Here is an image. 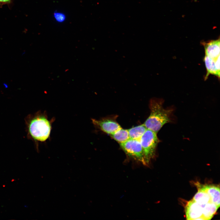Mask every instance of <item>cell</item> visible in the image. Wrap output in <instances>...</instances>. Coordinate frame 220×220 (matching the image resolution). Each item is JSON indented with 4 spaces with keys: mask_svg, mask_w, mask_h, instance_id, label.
Returning a JSON list of instances; mask_svg holds the SVG:
<instances>
[{
    "mask_svg": "<svg viewBox=\"0 0 220 220\" xmlns=\"http://www.w3.org/2000/svg\"><path fill=\"white\" fill-rule=\"evenodd\" d=\"M53 16L56 21L59 23L64 22L66 19V16L65 14L57 11L54 13Z\"/></svg>",
    "mask_w": 220,
    "mask_h": 220,
    "instance_id": "cell-14",
    "label": "cell"
},
{
    "mask_svg": "<svg viewBox=\"0 0 220 220\" xmlns=\"http://www.w3.org/2000/svg\"><path fill=\"white\" fill-rule=\"evenodd\" d=\"M204 61L207 70L205 80H206L210 75H214L219 79L220 56L216 59H213L205 55Z\"/></svg>",
    "mask_w": 220,
    "mask_h": 220,
    "instance_id": "cell-7",
    "label": "cell"
},
{
    "mask_svg": "<svg viewBox=\"0 0 220 220\" xmlns=\"http://www.w3.org/2000/svg\"><path fill=\"white\" fill-rule=\"evenodd\" d=\"M147 164L155 156L156 150L159 142L157 133L147 129L139 139Z\"/></svg>",
    "mask_w": 220,
    "mask_h": 220,
    "instance_id": "cell-3",
    "label": "cell"
},
{
    "mask_svg": "<svg viewBox=\"0 0 220 220\" xmlns=\"http://www.w3.org/2000/svg\"><path fill=\"white\" fill-rule=\"evenodd\" d=\"M91 120L96 127L110 135L122 128L115 120L112 118H105L99 120L92 119Z\"/></svg>",
    "mask_w": 220,
    "mask_h": 220,
    "instance_id": "cell-5",
    "label": "cell"
},
{
    "mask_svg": "<svg viewBox=\"0 0 220 220\" xmlns=\"http://www.w3.org/2000/svg\"><path fill=\"white\" fill-rule=\"evenodd\" d=\"M147 129L143 124L128 130L130 139L139 140Z\"/></svg>",
    "mask_w": 220,
    "mask_h": 220,
    "instance_id": "cell-12",
    "label": "cell"
},
{
    "mask_svg": "<svg viewBox=\"0 0 220 220\" xmlns=\"http://www.w3.org/2000/svg\"><path fill=\"white\" fill-rule=\"evenodd\" d=\"M54 120V118L49 120L46 112H37L31 118L28 123L30 135L37 141H46L50 137L52 123Z\"/></svg>",
    "mask_w": 220,
    "mask_h": 220,
    "instance_id": "cell-2",
    "label": "cell"
},
{
    "mask_svg": "<svg viewBox=\"0 0 220 220\" xmlns=\"http://www.w3.org/2000/svg\"><path fill=\"white\" fill-rule=\"evenodd\" d=\"M187 220H203L201 207L193 199L189 201L185 207Z\"/></svg>",
    "mask_w": 220,
    "mask_h": 220,
    "instance_id": "cell-6",
    "label": "cell"
},
{
    "mask_svg": "<svg viewBox=\"0 0 220 220\" xmlns=\"http://www.w3.org/2000/svg\"><path fill=\"white\" fill-rule=\"evenodd\" d=\"M206 191L209 196L211 202L219 208L220 207L219 187L213 185H197Z\"/></svg>",
    "mask_w": 220,
    "mask_h": 220,
    "instance_id": "cell-9",
    "label": "cell"
},
{
    "mask_svg": "<svg viewBox=\"0 0 220 220\" xmlns=\"http://www.w3.org/2000/svg\"><path fill=\"white\" fill-rule=\"evenodd\" d=\"M161 99L152 98L149 101L150 114L143 124L147 129L157 133L165 124L171 122L173 109H165Z\"/></svg>",
    "mask_w": 220,
    "mask_h": 220,
    "instance_id": "cell-1",
    "label": "cell"
},
{
    "mask_svg": "<svg viewBox=\"0 0 220 220\" xmlns=\"http://www.w3.org/2000/svg\"><path fill=\"white\" fill-rule=\"evenodd\" d=\"M110 135L119 144L123 143L130 139L128 130L122 128Z\"/></svg>",
    "mask_w": 220,
    "mask_h": 220,
    "instance_id": "cell-13",
    "label": "cell"
},
{
    "mask_svg": "<svg viewBox=\"0 0 220 220\" xmlns=\"http://www.w3.org/2000/svg\"><path fill=\"white\" fill-rule=\"evenodd\" d=\"M10 0H0V2H7L10 1Z\"/></svg>",
    "mask_w": 220,
    "mask_h": 220,
    "instance_id": "cell-15",
    "label": "cell"
},
{
    "mask_svg": "<svg viewBox=\"0 0 220 220\" xmlns=\"http://www.w3.org/2000/svg\"><path fill=\"white\" fill-rule=\"evenodd\" d=\"M198 191L193 199L201 206L209 202H211L210 197L207 193L201 188L198 187Z\"/></svg>",
    "mask_w": 220,
    "mask_h": 220,
    "instance_id": "cell-11",
    "label": "cell"
},
{
    "mask_svg": "<svg viewBox=\"0 0 220 220\" xmlns=\"http://www.w3.org/2000/svg\"><path fill=\"white\" fill-rule=\"evenodd\" d=\"M202 209V217L204 220L211 219L219 208L212 202H209L201 207Z\"/></svg>",
    "mask_w": 220,
    "mask_h": 220,
    "instance_id": "cell-10",
    "label": "cell"
},
{
    "mask_svg": "<svg viewBox=\"0 0 220 220\" xmlns=\"http://www.w3.org/2000/svg\"><path fill=\"white\" fill-rule=\"evenodd\" d=\"M120 145L128 156L144 165H147L139 140L129 139L120 144Z\"/></svg>",
    "mask_w": 220,
    "mask_h": 220,
    "instance_id": "cell-4",
    "label": "cell"
},
{
    "mask_svg": "<svg viewBox=\"0 0 220 220\" xmlns=\"http://www.w3.org/2000/svg\"><path fill=\"white\" fill-rule=\"evenodd\" d=\"M204 48L205 55L211 58L216 59L220 56V41L219 37L215 40L201 42Z\"/></svg>",
    "mask_w": 220,
    "mask_h": 220,
    "instance_id": "cell-8",
    "label": "cell"
}]
</instances>
